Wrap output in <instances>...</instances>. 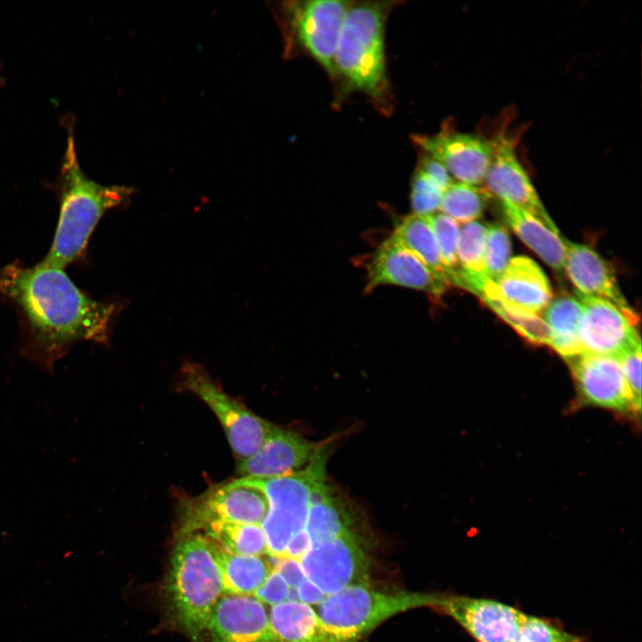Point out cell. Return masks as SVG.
Masks as SVG:
<instances>
[{
    "label": "cell",
    "instance_id": "cell-1",
    "mask_svg": "<svg viewBox=\"0 0 642 642\" xmlns=\"http://www.w3.org/2000/svg\"><path fill=\"white\" fill-rule=\"evenodd\" d=\"M0 301L19 317L21 354L45 372L76 342L106 343L117 309L88 296L64 269L40 262L1 268Z\"/></svg>",
    "mask_w": 642,
    "mask_h": 642
},
{
    "label": "cell",
    "instance_id": "cell-2",
    "mask_svg": "<svg viewBox=\"0 0 642 642\" xmlns=\"http://www.w3.org/2000/svg\"><path fill=\"white\" fill-rule=\"evenodd\" d=\"M56 193L60 206L58 223L49 251L40 263L64 269L83 255L102 217L129 200L134 188L104 185L89 178L79 165L73 130L70 128Z\"/></svg>",
    "mask_w": 642,
    "mask_h": 642
},
{
    "label": "cell",
    "instance_id": "cell-3",
    "mask_svg": "<svg viewBox=\"0 0 642 642\" xmlns=\"http://www.w3.org/2000/svg\"><path fill=\"white\" fill-rule=\"evenodd\" d=\"M167 590L172 613L193 642H202L221 597V573L209 539L199 531L177 535Z\"/></svg>",
    "mask_w": 642,
    "mask_h": 642
},
{
    "label": "cell",
    "instance_id": "cell-4",
    "mask_svg": "<svg viewBox=\"0 0 642 642\" xmlns=\"http://www.w3.org/2000/svg\"><path fill=\"white\" fill-rule=\"evenodd\" d=\"M392 3L351 2L340 33L334 64L348 85L378 104L387 102L384 28Z\"/></svg>",
    "mask_w": 642,
    "mask_h": 642
},
{
    "label": "cell",
    "instance_id": "cell-5",
    "mask_svg": "<svg viewBox=\"0 0 642 642\" xmlns=\"http://www.w3.org/2000/svg\"><path fill=\"white\" fill-rule=\"evenodd\" d=\"M438 594L395 592L383 593L367 585H354L325 596L317 607V614L330 632L358 642L388 618L409 609L432 606Z\"/></svg>",
    "mask_w": 642,
    "mask_h": 642
},
{
    "label": "cell",
    "instance_id": "cell-6",
    "mask_svg": "<svg viewBox=\"0 0 642 642\" xmlns=\"http://www.w3.org/2000/svg\"><path fill=\"white\" fill-rule=\"evenodd\" d=\"M326 451L324 445L303 470L268 479H248L263 490L268 501L260 525L270 556H284L291 538L305 529L310 491L317 477L325 472Z\"/></svg>",
    "mask_w": 642,
    "mask_h": 642
},
{
    "label": "cell",
    "instance_id": "cell-7",
    "mask_svg": "<svg viewBox=\"0 0 642 642\" xmlns=\"http://www.w3.org/2000/svg\"><path fill=\"white\" fill-rule=\"evenodd\" d=\"M268 511L263 490L248 479L239 478L185 499L179 506L178 534L199 531L213 523L261 524Z\"/></svg>",
    "mask_w": 642,
    "mask_h": 642
},
{
    "label": "cell",
    "instance_id": "cell-8",
    "mask_svg": "<svg viewBox=\"0 0 642 642\" xmlns=\"http://www.w3.org/2000/svg\"><path fill=\"white\" fill-rule=\"evenodd\" d=\"M181 378L185 388L198 396L216 415L237 460L250 457L259 449L273 424L227 395L199 365L184 366Z\"/></svg>",
    "mask_w": 642,
    "mask_h": 642
},
{
    "label": "cell",
    "instance_id": "cell-9",
    "mask_svg": "<svg viewBox=\"0 0 642 642\" xmlns=\"http://www.w3.org/2000/svg\"><path fill=\"white\" fill-rule=\"evenodd\" d=\"M300 563L306 579L325 596L368 583L369 561L357 533L312 544Z\"/></svg>",
    "mask_w": 642,
    "mask_h": 642
},
{
    "label": "cell",
    "instance_id": "cell-10",
    "mask_svg": "<svg viewBox=\"0 0 642 642\" xmlns=\"http://www.w3.org/2000/svg\"><path fill=\"white\" fill-rule=\"evenodd\" d=\"M350 1L308 0L289 2L284 7L292 37L332 76L334 58Z\"/></svg>",
    "mask_w": 642,
    "mask_h": 642
},
{
    "label": "cell",
    "instance_id": "cell-11",
    "mask_svg": "<svg viewBox=\"0 0 642 642\" xmlns=\"http://www.w3.org/2000/svg\"><path fill=\"white\" fill-rule=\"evenodd\" d=\"M581 306L579 338L581 354L620 357L641 343L637 315H630L613 303L577 292Z\"/></svg>",
    "mask_w": 642,
    "mask_h": 642
},
{
    "label": "cell",
    "instance_id": "cell-12",
    "mask_svg": "<svg viewBox=\"0 0 642 642\" xmlns=\"http://www.w3.org/2000/svg\"><path fill=\"white\" fill-rule=\"evenodd\" d=\"M425 155L441 163L458 182L484 183L492 160L493 142L483 136L449 128L432 136H414Z\"/></svg>",
    "mask_w": 642,
    "mask_h": 642
},
{
    "label": "cell",
    "instance_id": "cell-13",
    "mask_svg": "<svg viewBox=\"0 0 642 642\" xmlns=\"http://www.w3.org/2000/svg\"><path fill=\"white\" fill-rule=\"evenodd\" d=\"M435 608L449 614L478 642H514L526 613L501 602L440 595Z\"/></svg>",
    "mask_w": 642,
    "mask_h": 642
},
{
    "label": "cell",
    "instance_id": "cell-14",
    "mask_svg": "<svg viewBox=\"0 0 642 642\" xmlns=\"http://www.w3.org/2000/svg\"><path fill=\"white\" fill-rule=\"evenodd\" d=\"M366 291L381 285H397L422 291L440 300L449 284L417 256L391 236L372 254L366 265Z\"/></svg>",
    "mask_w": 642,
    "mask_h": 642
},
{
    "label": "cell",
    "instance_id": "cell-15",
    "mask_svg": "<svg viewBox=\"0 0 642 642\" xmlns=\"http://www.w3.org/2000/svg\"><path fill=\"white\" fill-rule=\"evenodd\" d=\"M492 142V160L484 181L488 192L556 228L517 157L514 141L500 135Z\"/></svg>",
    "mask_w": 642,
    "mask_h": 642
},
{
    "label": "cell",
    "instance_id": "cell-16",
    "mask_svg": "<svg viewBox=\"0 0 642 642\" xmlns=\"http://www.w3.org/2000/svg\"><path fill=\"white\" fill-rule=\"evenodd\" d=\"M568 362L585 402L619 412H636L617 358L580 354Z\"/></svg>",
    "mask_w": 642,
    "mask_h": 642
},
{
    "label": "cell",
    "instance_id": "cell-17",
    "mask_svg": "<svg viewBox=\"0 0 642 642\" xmlns=\"http://www.w3.org/2000/svg\"><path fill=\"white\" fill-rule=\"evenodd\" d=\"M324 445L273 425L255 454L237 460L236 473L244 479H268L289 474L309 464Z\"/></svg>",
    "mask_w": 642,
    "mask_h": 642
},
{
    "label": "cell",
    "instance_id": "cell-18",
    "mask_svg": "<svg viewBox=\"0 0 642 642\" xmlns=\"http://www.w3.org/2000/svg\"><path fill=\"white\" fill-rule=\"evenodd\" d=\"M206 634L209 642H278L263 603L251 596L221 597Z\"/></svg>",
    "mask_w": 642,
    "mask_h": 642
},
{
    "label": "cell",
    "instance_id": "cell-19",
    "mask_svg": "<svg viewBox=\"0 0 642 642\" xmlns=\"http://www.w3.org/2000/svg\"><path fill=\"white\" fill-rule=\"evenodd\" d=\"M564 268L582 295L610 301L630 315H636L621 294L611 267L591 248L564 238Z\"/></svg>",
    "mask_w": 642,
    "mask_h": 642
},
{
    "label": "cell",
    "instance_id": "cell-20",
    "mask_svg": "<svg viewBox=\"0 0 642 642\" xmlns=\"http://www.w3.org/2000/svg\"><path fill=\"white\" fill-rule=\"evenodd\" d=\"M497 293L510 305L539 315L552 300V290L540 267L525 256L511 258L494 283Z\"/></svg>",
    "mask_w": 642,
    "mask_h": 642
},
{
    "label": "cell",
    "instance_id": "cell-21",
    "mask_svg": "<svg viewBox=\"0 0 642 642\" xmlns=\"http://www.w3.org/2000/svg\"><path fill=\"white\" fill-rule=\"evenodd\" d=\"M325 472L317 477L309 495V508L305 530L311 545L356 533L354 521L342 505L335 498L325 483Z\"/></svg>",
    "mask_w": 642,
    "mask_h": 642
},
{
    "label": "cell",
    "instance_id": "cell-22",
    "mask_svg": "<svg viewBox=\"0 0 642 642\" xmlns=\"http://www.w3.org/2000/svg\"><path fill=\"white\" fill-rule=\"evenodd\" d=\"M268 618L278 642H355L327 630L316 611L297 600L272 605Z\"/></svg>",
    "mask_w": 642,
    "mask_h": 642
},
{
    "label": "cell",
    "instance_id": "cell-23",
    "mask_svg": "<svg viewBox=\"0 0 642 642\" xmlns=\"http://www.w3.org/2000/svg\"><path fill=\"white\" fill-rule=\"evenodd\" d=\"M503 214L515 235L553 269L564 268L565 249L564 237L553 228L514 206L503 203Z\"/></svg>",
    "mask_w": 642,
    "mask_h": 642
},
{
    "label": "cell",
    "instance_id": "cell-24",
    "mask_svg": "<svg viewBox=\"0 0 642 642\" xmlns=\"http://www.w3.org/2000/svg\"><path fill=\"white\" fill-rule=\"evenodd\" d=\"M208 539L221 573L223 591L229 595L254 594L273 571L268 562L260 556L232 554Z\"/></svg>",
    "mask_w": 642,
    "mask_h": 642
},
{
    "label": "cell",
    "instance_id": "cell-25",
    "mask_svg": "<svg viewBox=\"0 0 642 642\" xmlns=\"http://www.w3.org/2000/svg\"><path fill=\"white\" fill-rule=\"evenodd\" d=\"M486 231L487 226L478 221L465 223L457 251L459 286L480 296L489 283L484 265Z\"/></svg>",
    "mask_w": 642,
    "mask_h": 642
},
{
    "label": "cell",
    "instance_id": "cell-26",
    "mask_svg": "<svg viewBox=\"0 0 642 642\" xmlns=\"http://www.w3.org/2000/svg\"><path fill=\"white\" fill-rule=\"evenodd\" d=\"M391 237L417 256L436 276L450 285L449 271L441 259L428 216L412 213L404 217Z\"/></svg>",
    "mask_w": 642,
    "mask_h": 642
},
{
    "label": "cell",
    "instance_id": "cell-27",
    "mask_svg": "<svg viewBox=\"0 0 642 642\" xmlns=\"http://www.w3.org/2000/svg\"><path fill=\"white\" fill-rule=\"evenodd\" d=\"M581 306L578 300L560 297L545 309L544 321L550 332V346L567 361L582 353L579 325Z\"/></svg>",
    "mask_w": 642,
    "mask_h": 642
},
{
    "label": "cell",
    "instance_id": "cell-28",
    "mask_svg": "<svg viewBox=\"0 0 642 642\" xmlns=\"http://www.w3.org/2000/svg\"><path fill=\"white\" fill-rule=\"evenodd\" d=\"M203 531L204 536L229 553L260 556L268 552L266 535L260 524L213 523Z\"/></svg>",
    "mask_w": 642,
    "mask_h": 642
},
{
    "label": "cell",
    "instance_id": "cell-29",
    "mask_svg": "<svg viewBox=\"0 0 642 642\" xmlns=\"http://www.w3.org/2000/svg\"><path fill=\"white\" fill-rule=\"evenodd\" d=\"M481 297L525 339L534 343L550 344V332L544 319L539 315L519 309L505 301L497 293L494 284H488Z\"/></svg>",
    "mask_w": 642,
    "mask_h": 642
},
{
    "label": "cell",
    "instance_id": "cell-30",
    "mask_svg": "<svg viewBox=\"0 0 642 642\" xmlns=\"http://www.w3.org/2000/svg\"><path fill=\"white\" fill-rule=\"evenodd\" d=\"M490 195L478 185L453 182L444 192L439 210L457 222L476 221Z\"/></svg>",
    "mask_w": 642,
    "mask_h": 642
},
{
    "label": "cell",
    "instance_id": "cell-31",
    "mask_svg": "<svg viewBox=\"0 0 642 642\" xmlns=\"http://www.w3.org/2000/svg\"><path fill=\"white\" fill-rule=\"evenodd\" d=\"M428 218L435 235L441 259L449 271L450 284L459 286L457 251L460 227L456 220L441 212L428 216Z\"/></svg>",
    "mask_w": 642,
    "mask_h": 642
},
{
    "label": "cell",
    "instance_id": "cell-32",
    "mask_svg": "<svg viewBox=\"0 0 642 642\" xmlns=\"http://www.w3.org/2000/svg\"><path fill=\"white\" fill-rule=\"evenodd\" d=\"M511 259V241L506 228L501 225L487 226L484 265L489 283H495L502 275Z\"/></svg>",
    "mask_w": 642,
    "mask_h": 642
},
{
    "label": "cell",
    "instance_id": "cell-33",
    "mask_svg": "<svg viewBox=\"0 0 642 642\" xmlns=\"http://www.w3.org/2000/svg\"><path fill=\"white\" fill-rule=\"evenodd\" d=\"M445 190L429 175L416 169L411 184V206L414 214L431 216L439 210Z\"/></svg>",
    "mask_w": 642,
    "mask_h": 642
},
{
    "label": "cell",
    "instance_id": "cell-34",
    "mask_svg": "<svg viewBox=\"0 0 642 642\" xmlns=\"http://www.w3.org/2000/svg\"><path fill=\"white\" fill-rule=\"evenodd\" d=\"M514 642H582L547 621L527 614Z\"/></svg>",
    "mask_w": 642,
    "mask_h": 642
},
{
    "label": "cell",
    "instance_id": "cell-35",
    "mask_svg": "<svg viewBox=\"0 0 642 642\" xmlns=\"http://www.w3.org/2000/svg\"><path fill=\"white\" fill-rule=\"evenodd\" d=\"M617 358L630 391L635 411L639 413L641 407V343L626 350Z\"/></svg>",
    "mask_w": 642,
    "mask_h": 642
},
{
    "label": "cell",
    "instance_id": "cell-36",
    "mask_svg": "<svg viewBox=\"0 0 642 642\" xmlns=\"http://www.w3.org/2000/svg\"><path fill=\"white\" fill-rule=\"evenodd\" d=\"M291 588L278 572L273 570L262 586L254 593L260 602L268 605H278L289 599Z\"/></svg>",
    "mask_w": 642,
    "mask_h": 642
},
{
    "label": "cell",
    "instance_id": "cell-37",
    "mask_svg": "<svg viewBox=\"0 0 642 642\" xmlns=\"http://www.w3.org/2000/svg\"><path fill=\"white\" fill-rule=\"evenodd\" d=\"M291 588H296L305 579L300 560L283 556L274 569Z\"/></svg>",
    "mask_w": 642,
    "mask_h": 642
},
{
    "label": "cell",
    "instance_id": "cell-38",
    "mask_svg": "<svg viewBox=\"0 0 642 642\" xmlns=\"http://www.w3.org/2000/svg\"><path fill=\"white\" fill-rule=\"evenodd\" d=\"M417 168L433 178L444 190L454 182L447 169L428 155L422 156Z\"/></svg>",
    "mask_w": 642,
    "mask_h": 642
},
{
    "label": "cell",
    "instance_id": "cell-39",
    "mask_svg": "<svg viewBox=\"0 0 642 642\" xmlns=\"http://www.w3.org/2000/svg\"><path fill=\"white\" fill-rule=\"evenodd\" d=\"M310 547V538L304 529L291 538L286 546L284 556L300 560L309 551Z\"/></svg>",
    "mask_w": 642,
    "mask_h": 642
},
{
    "label": "cell",
    "instance_id": "cell-40",
    "mask_svg": "<svg viewBox=\"0 0 642 642\" xmlns=\"http://www.w3.org/2000/svg\"><path fill=\"white\" fill-rule=\"evenodd\" d=\"M296 598L306 605H316L323 601L325 595L313 582L305 579L295 588Z\"/></svg>",
    "mask_w": 642,
    "mask_h": 642
}]
</instances>
